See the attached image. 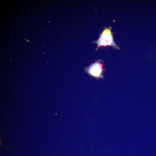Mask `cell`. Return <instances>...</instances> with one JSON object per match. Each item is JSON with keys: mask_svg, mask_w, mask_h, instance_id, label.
<instances>
[{"mask_svg": "<svg viewBox=\"0 0 156 156\" xmlns=\"http://www.w3.org/2000/svg\"><path fill=\"white\" fill-rule=\"evenodd\" d=\"M25 40H26V41H27V42H30V41H29L27 40H26V39H25Z\"/></svg>", "mask_w": 156, "mask_h": 156, "instance_id": "3957f363", "label": "cell"}, {"mask_svg": "<svg viewBox=\"0 0 156 156\" xmlns=\"http://www.w3.org/2000/svg\"><path fill=\"white\" fill-rule=\"evenodd\" d=\"M103 65L97 62L92 64L87 69V72L90 75L95 77L102 78Z\"/></svg>", "mask_w": 156, "mask_h": 156, "instance_id": "7a4b0ae2", "label": "cell"}, {"mask_svg": "<svg viewBox=\"0 0 156 156\" xmlns=\"http://www.w3.org/2000/svg\"><path fill=\"white\" fill-rule=\"evenodd\" d=\"M98 47L112 46L118 48L114 43L110 29H105L102 33L97 41Z\"/></svg>", "mask_w": 156, "mask_h": 156, "instance_id": "6da1fadb", "label": "cell"}]
</instances>
